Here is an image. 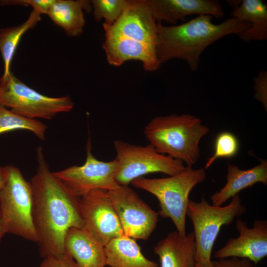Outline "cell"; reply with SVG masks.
<instances>
[{"mask_svg":"<svg viewBox=\"0 0 267 267\" xmlns=\"http://www.w3.org/2000/svg\"><path fill=\"white\" fill-rule=\"evenodd\" d=\"M84 229L104 247L124 236L107 191L92 190L80 198Z\"/></svg>","mask_w":267,"mask_h":267,"instance_id":"obj_11","label":"cell"},{"mask_svg":"<svg viewBox=\"0 0 267 267\" xmlns=\"http://www.w3.org/2000/svg\"><path fill=\"white\" fill-rule=\"evenodd\" d=\"M0 105L24 117L51 119L70 111L74 103L69 96L52 97L29 87L11 72L0 78Z\"/></svg>","mask_w":267,"mask_h":267,"instance_id":"obj_8","label":"cell"},{"mask_svg":"<svg viewBox=\"0 0 267 267\" xmlns=\"http://www.w3.org/2000/svg\"><path fill=\"white\" fill-rule=\"evenodd\" d=\"M239 148L238 140L234 134L229 132L219 133L215 140L214 152L208 158L204 169H208L218 159L233 157L238 153Z\"/></svg>","mask_w":267,"mask_h":267,"instance_id":"obj_25","label":"cell"},{"mask_svg":"<svg viewBox=\"0 0 267 267\" xmlns=\"http://www.w3.org/2000/svg\"><path fill=\"white\" fill-rule=\"evenodd\" d=\"M206 178L204 168H187L184 171L165 178L140 177L131 183L154 195L159 203L158 215L169 218L181 236L186 234V217L189 195L192 189Z\"/></svg>","mask_w":267,"mask_h":267,"instance_id":"obj_4","label":"cell"},{"mask_svg":"<svg viewBox=\"0 0 267 267\" xmlns=\"http://www.w3.org/2000/svg\"><path fill=\"white\" fill-rule=\"evenodd\" d=\"M231 17L250 23V27L239 34L245 42L267 39V6L261 0H243L234 6Z\"/></svg>","mask_w":267,"mask_h":267,"instance_id":"obj_20","label":"cell"},{"mask_svg":"<svg viewBox=\"0 0 267 267\" xmlns=\"http://www.w3.org/2000/svg\"><path fill=\"white\" fill-rule=\"evenodd\" d=\"M54 0H0V6H31L40 13L46 14Z\"/></svg>","mask_w":267,"mask_h":267,"instance_id":"obj_26","label":"cell"},{"mask_svg":"<svg viewBox=\"0 0 267 267\" xmlns=\"http://www.w3.org/2000/svg\"><path fill=\"white\" fill-rule=\"evenodd\" d=\"M87 145V157L83 165L53 172L74 195L79 198L94 190L110 191L120 186L116 180L118 165L115 159L108 162L99 160L91 152L89 139Z\"/></svg>","mask_w":267,"mask_h":267,"instance_id":"obj_9","label":"cell"},{"mask_svg":"<svg viewBox=\"0 0 267 267\" xmlns=\"http://www.w3.org/2000/svg\"><path fill=\"white\" fill-rule=\"evenodd\" d=\"M213 17L198 15L177 26H166L157 22L156 56L161 64L173 59L184 60L192 71L199 68L204 50L218 40L228 35H238L250 23L230 17L215 24Z\"/></svg>","mask_w":267,"mask_h":267,"instance_id":"obj_2","label":"cell"},{"mask_svg":"<svg viewBox=\"0 0 267 267\" xmlns=\"http://www.w3.org/2000/svg\"><path fill=\"white\" fill-rule=\"evenodd\" d=\"M92 10L90 0H54L47 15L70 37L81 35L85 25L84 11Z\"/></svg>","mask_w":267,"mask_h":267,"instance_id":"obj_19","label":"cell"},{"mask_svg":"<svg viewBox=\"0 0 267 267\" xmlns=\"http://www.w3.org/2000/svg\"><path fill=\"white\" fill-rule=\"evenodd\" d=\"M194 267H214L213 266V264L212 263V264L209 265V266H202V265H198V264H196V265Z\"/></svg>","mask_w":267,"mask_h":267,"instance_id":"obj_32","label":"cell"},{"mask_svg":"<svg viewBox=\"0 0 267 267\" xmlns=\"http://www.w3.org/2000/svg\"><path fill=\"white\" fill-rule=\"evenodd\" d=\"M7 233V230L5 227L4 225V224L0 218V242L1 241L2 238L3 236Z\"/></svg>","mask_w":267,"mask_h":267,"instance_id":"obj_31","label":"cell"},{"mask_svg":"<svg viewBox=\"0 0 267 267\" xmlns=\"http://www.w3.org/2000/svg\"><path fill=\"white\" fill-rule=\"evenodd\" d=\"M157 22L176 24L192 15H207L220 19L224 13L221 3L215 0H147Z\"/></svg>","mask_w":267,"mask_h":267,"instance_id":"obj_14","label":"cell"},{"mask_svg":"<svg viewBox=\"0 0 267 267\" xmlns=\"http://www.w3.org/2000/svg\"><path fill=\"white\" fill-rule=\"evenodd\" d=\"M37 167L30 181L33 194V220L40 256L62 257L68 230L84 229L80 198L74 195L49 169L43 148L37 149Z\"/></svg>","mask_w":267,"mask_h":267,"instance_id":"obj_1","label":"cell"},{"mask_svg":"<svg viewBox=\"0 0 267 267\" xmlns=\"http://www.w3.org/2000/svg\"><path fill=\"white\" fill-rule=\"evenodd\" d=\"M255 97L267 108V72L260 70L254 78Z\"/></svg>","mask_w":267,"mask_h":267,"instance_id":"obj_27","label":"cell"},{"mask_svg":"<svg viewBox=\"0 0 267 267\" xmlns=\"http://www.w3.org/2000/svg\"><path fill=\"white\" fill-rule=\"evenodd\" d=\"M161 267H194L196 265L194 233L184 236L176 230L171 232L154 248Z\"/></svg>","mask_w":267,"mask_h":267,"instance_id":"obj_16","label":"cell"},{"mask_svg":"<svg viewBox=\"0 0 267 267\" xmlns=\"http://www.w3.org/2000/svg\"><path fill=\"white\" fill-rule=\"evenodd\" d=\"M6 180V171L5 167L0 166V192L3 188Z\"/></svg>","mask_w":267,"mask_h":267,"instance_id":"obj_30","label":"cell"},{"mask_svg":"<svg viewBox=\"0 0 267 267\" xmlns=\"http://www.w3.org/2000/svg\"><path fill=\"white\" fill-rule=\"evenodd\" d=\"M5 168L6 180L0 192V218L7 233L36 242L31 182L25 179L19 168L12 165Z\"/></svg>","mask_w":267,"mask_h":267,"instance_id":"obj_6","label":"cell"},{"mask_svg":"<svg viewBox=\"0 0 267 267\" xmlns=\"http://www.w3.org/2000/svg\"><path fill=\"white\" fill-rule=\"evenodd\" d=\"M227 182L220 191L211 197L213 205L222 206L238 193L255 184L261 182L267 184V161L262 160L261 163L247 170L240 169L237 166L228 165L226 176Z\"/></svg>","mask_w":267,"mask_h":267,"instance_id":"obj_18","label":"cell"},{"mask_svg":"<svg viewBox=\"0 0 267 267\" xmlns=\"http://www.w3.org/2000/svg\"><path fill=\"white\" fill-rule=\"evenodd\" d=\"M210 130L198 118L172 114L153 118L144 129L145 138L159 153L192 168L198 161L199 142Z\"/></svg>","mask_w":267,"mask_h":267,"instance_id":"obj_3","label":"cell"},{"mask_svg":"<svg viewBox=\"0 0 267 267\" xmlns=\"http://www.w3.org/2000/svg\"><path fill=\"white\" fill-rule=\"evenodd\" d=\"M214 267H254L253 263L247 259L235 257L219 259L212 261Z\"/></svg>","mask_w":267,"mask_h":267,"instance_id":"obj_29","label":"cell"},{"mask_svg":"<svg viewBox=\"0 0 267 267\" xmlns=\"http://www.w3.org/2000/svg\"><path fill=\"white\" fill-rule=\"evenodd\" d=\"M113 144L118 165L116 180L120 185L128 186L147 174L162 173L172 176L187 169L183 162L159 153L150 144L137 145L119 139Z\"/></svg>","mask_w":267,"mask_h":267,"instance_id":"obj_7","label":"cell"},{"mask_svg":"<svg viewBox=\"0 0 267 267\" xmlns=\"http://www.w3.org/2000/svg\"><path fill=\"white\" fill-rule=\"evenodd\" d=\"M43 259L39 267H79L67 252L60 258L48 257Z\"/></svg>","mask_w":267,"mask_h":267,"instance_id":"obj_28","label":"cell"},{"mask_svg":"<svg viewBox=\"0 0 267 267\" xmlns=\"http://www.w3.org/2000/svg\"><path fill=\"white\" fill-rule=\"evenodd\" d=\"M47 128L46 125L37 119L24 117L0 105V134L24 130L31 132L40 139L44 140Z\"/></svg>","mask_w":267,"mask_h":267,"instance_id":"obj_23","label":"cell"},{"mask_svg":"<svg viewBox=\"0 0 267 267\" xmlns=\"http://www.w3.org/2000/svg\"><path fill=\"white\" fill-rule=\"evenodd\" d=\"M157 22L147 0H128L118 19L112 25L103 24L105 33L156 47Z\"/></svg>","mask_w":267,"mask_h":267,"instance_id":"obj_12","label":"cell"},{"mask_svg":"<svg viewBox=\"0 0 267 267\" xmlns=\"http://www.w3.org/2000/svg\"><path fill=\"white\" fill-rule=\"evenodd\" d=\"M105 36L102 48L111 65L119 66L128 60H134L142 62L145 71H154L161 65L155 47L114 35L105 33Z\"/></svg>","mask_w":267,"mask_h":267,"instance_id":"obj_15","label":"cell"},{"mask_svg":"<svg viewBox=\"0 0 267 267\" xmlns=\"http://www.w3.org/2000/svg\"><path fill=\"white\" fill-rule=\"evenodd\" d=\"M64 249L79 267H105L104 247L85 229L70 228L64 239Z\"/></svg>","mask_w":267,"mask_h":267,"instance_id":"obj_17","label":"cell"},{"mask_svg":"<svg viewBox=\"0 0 267 267\" xmlns=\"http://www.w3.org/2000/svg\"><path fill=\"white\" fill-rule=\"evenodd\" d=\"M41 15L33 10L27 20L22 24L0 28V51L4 62L1 78H5L10 73L11 62L22 36L41 20Z\"/></svg>","mask_w":267,"mask_h":267,"instance_id":"obj_22","label":"cell"},{"mask_svg":"<svg viewBox=\"0 0 267 267\" xmlns=\"http://www.w3.org/2000/svg\"><path fill=\"white\" fill-rule=\"evenodd\" d=\"M246 211L238 195L232 198L230 203L225 206L210 205L204 198L200 202L189 199L186 216L194 227L196 264H212V249L222 227L230 224L235 218Z\"/></svg>","mask_w":267,"mask_h":267,"instance_id":"obj_5","label":"cell"},{"mask_svg":"<svg viewBox=\"0 0 267 267\" xmlns=\"http://www.w3.org/2000/svg\"><path fill=\"white\" fill-rule=\"evenodd\" d=\"M235 225L239 236L229 239L215 252L214 257L218 259H247L256 266L267 255V221L256 220L249 228L245 222L238 219Z\"/></svg>","mask_w":267,"mask_h":267,"instance_id":"obj_13","label":"cell"},{"mask_svg":"<svg viewBox=\"0 0 267 267\" xmlns=\"http://www.w3.org/2000/svg\"><path fill=\"white\" fill-rule=\"evenodd\" d=\"M107 193L124 235L134 239H147L157 226L158 214L128 186L120 185Z\"/></svg>","mask_w":267,"mask_h":267,"instance_id":"obj_10","label":"cell"},{"mask_svg":"<svg viewBox=\"0 0 267 267\" xmlns=\"http://www.w3.org/2000/svg\"><path fill=\"white\" fill-rule=\"evenodd\" d=\"M104 250L106 266L111 267H158L143 255L134 239L125 235L111 240Z\"/></svg>","mask_w":267,"mask_h":267,"instance_id":"obj_21","label":"cell"},{"mask_svg":"<svg viewBox=\"0 0 267 267\" xmlns=\"http://www.w3.org/2000/svg\"><path fill=\"white\" fill-rule=\"evenodd\" d=\"M90 1L93 9L95 20L99 22L104 19L103 24L110 26L121 15L128 0H92Z\"/></svg>","mask_w":267,"mask_h":267,"instance_id":"obj_24","label":"cell"}]
</instances>
